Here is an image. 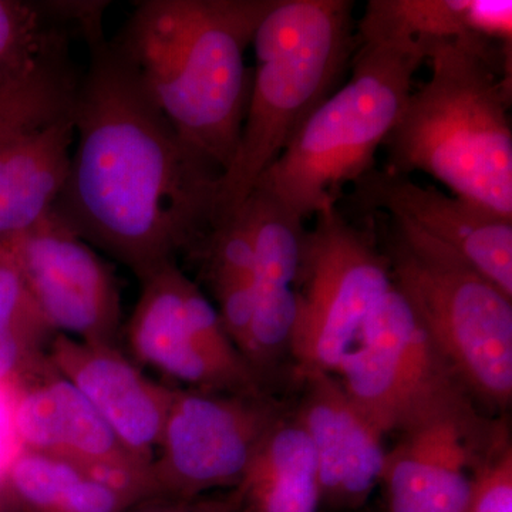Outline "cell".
I'll list each match as a JSON object with an SVG mask.
<instances>
[{"label": "cell", "instance_id": "cell-1", "mask_svg": "<svg viewBox=\"0 0 512 512\" xmlns=\"http://www.w3.org/2000/svg\"><path fill=\"white\" fill-rule=\"evenodd\" d=\"M90 62L74 90V148L55 214L138 279L214 227L220 171L195 154L150 99L100 18L83 26Z\"/></svg>", "mask_w": 512, "mask_h": 512}, {"label": "cell", "instance_id": "cell-2", "mask_svg": "<svg viewBox=\"0 0 512 512\" xmlns=\"http://www.w3.org/2000/svg\"><path fill=\"white\" fill-rule=\"evenodd\" d=\"M276 0H146L114 45L181 140L222 171L247 111L245 55Z\"/></svg>", "mask_w": 512, "mask_h": 512}, {"label": "cell", "instance_id": "cell-3", "mask_svg": "<svg viewBox=\"0 0 512 512\" xmlns=\"http://www.w3.org/2000/svg\"><path fill=\"white\" fill-rule=\"evenodd\" d=\"M427 62L384 141L387 171L429 174L512 220L511 49L471 33L430 42Z\"/></svg>", "mask_w": 512, "mask_h": 512}, {"label": "cell", "instance_id": "cell-4", "mask_svg": "<svg viewBox=\"0 0 512 512\" xmlns=\"http://www.w3.org/2000/svg\"><path fill=\"white\" fill-rule=\"evenodd\" d=\"M353 2L276 0L256 29V69L231 163L215 185L214 229L234 217L261 175L328 99L355 52Z\"/></svg>", "mask_w": 512, "mask_h": 512}, {"label": "cell", "instance_id": "cell-5", "mask_svg": "<svg viewBox=\"0 0 512 512\" xmlns=\"http://www.w3.org/2000/svg\"><path fill=\"white\" fill-rule=\"evenodd\" d=\"M352 76L313 111L255 188L306 220L335 210L348 184L375 168L429 42L357 37Z\"/></svg>", "mask_w": 512, "mask_h": 512}, {"label": "cell", "instance_id": "cell-6", "mask_svg": "<svg viewBox=\"0 0 512 512\" xmlns=\"http://www.w3.org/2000/svg\"><path fill=\"white\" fill-rule=\"evenodd\" d=\"M386 252L406 296L471 399L493 410L512 400V299L453 249L390 220Z\"/></svg>", "mask_w": 512, "mask_h": 512}, {"label": "cell", "instance_id": "cell-7", "mask_svg": "<svg viewBox=\"0 0 512 512\" xmlns=\"http://www.w3.org/2000/svg\"><path fill=\"white\" fill-rule=\"evenodd\" d=\"M335 373L357 409L383 436L476 410L453 367L394 284Z\"/></svg>", "mask_w": 512, "mask_h": 512}, {"label": "cell", "instance_id": "cell-8", "mask_svg": "<svg viewBox=\"0 0 512 512\" xmlns=\"http://www.w3.org/2000/svg\"><path fill=\"white\" fill-rule=\"evenodd\" d=\"M316 218L296 285L299 312L292 348L296 379L311 372L335 375L393 284L389 259L369 232L353 227L338 208Z\"/></svg>", "mask_w": 512, "mask_h": 512}, {"label": "cell", "instance_id": "cell-9", "mask_svg": "<svg viewBox=\"0 0 512 512\" xmlns=\"http://www.w3.org/2000/svg\"><path fill=\"white\" fill-rule=\"evenodd\" d=\"M127 345L141 365L201 392L268 393L222 326L217 308L175 262L140 279Z\"/></svg>", "mask_w": 512, "mask_h": 512}, {"label": "cell", "instance_id": "cell-10", "mask_svg": "<svg viewBox=\"0 0 512 512\" xmlns=\"http://www.w3.org/2000/svg\"><path fill=\"white\" fill-rule=\"evenodd\" d=\"M285 409L269 393L177 387L151 464L154 497L194 498L234 490Z\"/></svg>", "mask_w": 512, "mask_h": 512}, {"label": "cell", "instance_id": "cell-11", "mask_svg": "<svg viewBox=\"0 0 512 512\" xmlns=\"http://www.w3.org/2000/svg\"><path fill=\"white\" fill-rule=\"evenodd\" d=\"M2 242L56 333L116 346L121 318L116 279L93 248L55 212Z\"/></svg>", "mask_w": 512, "mask_h": 512}, {"label": "cell", "instance_id": "cell-12", "mask_svg": "<svg viewBox=\"0 0 512 512\" xmlns=\"http://www.w3.org/2000/svg\"><path fill=\"white\" fill-rule=\"evenodd\" d=\"M19 448L73 464L136 503L153 498L151 468L127 450L76 387L56 370L6 399Z\"/></svg>", "mask_w": 512, "mask_h": 512}, {"label": "cell", "instance_id": "cell-13", "mask_svg": "<svg viewBox=\"0 0 512 512\" xmlns=\"http://www.w3.org/2000/svg\"><path fill=\"white\" fill-rule=\"evenodd\" d=\"M507 437L477 409L400 434L383 471L387 512H468L478 467Z\"/></svg>", "mask_w": 512, "mask_h": 512}, {"label": "cell", "instance_id": "cell-14", "mask_svg": "<svg viewBox=\"0 0 512 512\" xmlns=\"http://www.w3.org/2000/svg\"><path fill=\"white\" fill-rule=\"evenodd\" d=\"M353 185L367 211L389 214L453 249L512 299L511 218L387 170L373 168Z\"/></svg>", "mask_w": 512, "mask_h": 512}, {"label": "cell", "instance_id": "cell-15", "mask_svg": "<svg viewBox=\"0 0 512 512\" xmlns=\"http://www.w3.org/2000/svg\"><path fill=\"white\" fill-rule=\"evenodd\" d=\"M53 369L86 397L120 443L151 468L177 386L154 382L114 345L57 333Z\"/></svg>", "mask_w": 512, "mask_h": 512}, {"label": "cell", "instance_id": "cell-16", "mask_svg": "<svg viewBox=\"0 0 512 512\" xmlns=\"http://www.w3.org/2000/svg\"><path fill=\"white\" fill-rule=\"evenodd\" d=\"M301 402L293 409L318 461L320 507L356 510L382 484L383 434L363 416L335 375L298 377Z\"/></svg>", "mask_w": 512, "mask_h": 512}, {"label": "cell", "instance_id": "cell-17", "mask_svg": "<svg viewBox=\"0 0 512 512\" xmlns=\"http://www.w3.org/2000/svg\"><path fill=\"white\" fill-rule=\"evenodd\" d=\"M74 144L72 109L0 141V242L49 217L69 177Z\"/></svg>", "mask_w": 512, "mask_h": 512}, {"label": "cell", "instance_id": "cell-18", "mask_svg": "<svg viewBox=\"0 0 512 512\" xmlns=\"http://www.w3.org/2000/svg\"><path fill=\"white\" fill-rule=\"evenodd\" d=\"M232 491L244 512H319L318 461L293 409L272 424Z\"/></svg>", "mask_w": 512, "mask_h": 512}, {"label": "cell", "instance_id": "cell-19", "mask_svg": "<svg viewBox=\"0 0 512 512\" xmlns=\"http://www.w3.org/2000/svg\"><path fill=\"white\" fill-rule=\"evenodd\" d=\"M49 325L5 242H0V394L9 399L52 373Z\"/></svg>", "mask_w": 512, "mask_h": 512}, {"label": "cell", "instance_id": "cell-20", "mask_svg": "<svg viewBox=\"0 0 512 512\" xmlns=\"http://www.w3.org/2000/svg\"><path fill=\"white\" fill-rule=\"evenodd\" d=\"M3 478L22 512H124L136 504L73 464L23 448L9 458Z\"/></svg>", "mask_w": 512, "mask_h": 512}, {"label": "cell", "instance_id": "cell-21", "mask_svg": "<svg viewBox=\"0 0 512 512\" xmlns=\"http://www.w3.org/2000/svg\"><path fill=\"white\" fill-rule=\"evenodd\" d=\"M222 326L242 355L255 312V262L247 225L237 214L210 232L200 249Z\"/></svg>", "mask_w": 512, "mask_h": 512}, {"label": "cell", "instance_id": "cell-22", "mask_svg": "<svg viewBox=\"0 0 512 512\" xmlns=\"http://www.w3.org/2000/svg\"><path fill=\"white\" fill-rule=\"evenodd\" d=\"M86 3L0 0V87L25 76L47 57L66 50L56 23L79 22Z\"/></svg>", "mask_w": 512, "mask_h": 512}, {"label": "cell", "instance_id": "cell-23", "mask_svg": "<svg viewBox=\"0 0 512 512\" xmlns=\"http://www.w3.org/2000/svg\"><path fill=\"white\" fill-rule=\"evenodd\" d=\"M76 84L63 50L0 87V141L69 113Z\"/></svg>", "mask_w": 512, "mask_h": 512}, {"label": "cell", "instance_id": "cell-24", "mask_svg": "<svg viewBox=\"0 0 512 512\" xmlns=\"http://www.w3.org/2000/svg\"><path fill=\"white\" fill-rule=\"evenodd\" d=\"M468 0H370L360 37L434 42L471 35L464 23Z\"/></svg>", "mask_w": 512, "mask_h": 512}, {"label": "cell", "instance_id": "cell-25", "mask_svg": "<svg viewBox=\"0 0 512 512\" xmlns=\"http://www.w3.org/2000/svg\"><path fill=\"white\" fill-rule=\"evenodd\" d=\"M468 512H512V447L508 437L478 467Z\"/></svg>", "mask_w": 512, "mask_h": 512}, {"label": "cell", "instance_id": "cell-26", "mask_svg": "<svg viewBox=\"0 0 512 512\" xmlns=\"http://www.w3.org/2000/svg\"><path fill=\"white\" fill-rule=\"evenodd\" d=\"M464 23L468 32L488 40L511 45V0H468Z\"/></svg>", "mask_w": 512, "mask_h": 512}, {"label": "cell", "instance_id": "cell-27", "mask_svg": "<svg viewBox=\"0 0 512 512\" xmlns=\"http://www.w3.org/2000/svg\"><path fill=\"white\" fill-rule=\"evenodd\" d=\"M124 512H244L229 493H212L194 498L153 497L128 507Z\"/></svg>", "mask_w": 512, "mask_h": 512}, {"label": "cell", "instance_id": "cell-28", "mask_svg": "<svg viewBox=\"0 0 512 512\" xmlns=\"http://www.w3.org/2000/svg\"><path fill=\"white\" fill-rule=\"evenodd\" d=\"M3 473H5V471H0V512H3V508H5V500H12V498H10L8 488H6Z\"/></svg>", "mask_w": 512, "mask_h": 512}, {"label": "cell", "instance_id": "cell-29", "mask_svg": "<svg viewBox=\"0 0 512 512\" xmlns=\"http://www.w3.org/2000/svg\"><path fill=\"white\" fill-rule=\"evenodd\" d=\"M8 416V403H6V397L0 394V417ZM0 471H5V466L0 463Z\"/></svg>", "mask_w": 512, "mask_h": 512}]
</instances>
